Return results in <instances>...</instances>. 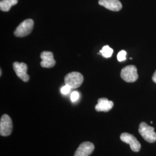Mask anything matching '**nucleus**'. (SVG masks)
Here are the masks:
<instances>
[{
  "label": "nucleus",
  "mask_w": 156,
  "mask_h": 156,
  "mask_svg": "<svg viewBox=\"0 0 156 156\" xmlns=\"http://www.w3.org/2000/svg\"><path fill=\"white\" fill-rule=\"evenodd\" d=\"M79 97V94L78 91H73L71 95V99L73 102H75L78 100Z\"/></svg>",
  "instance_id": "16"
},
{
  "label": "nucleus",
  "mask_w": 156,
  "mask_h": 156,
  "mask_svg": "<svg viewBox=\"0 0 156 156\" xmlns=\"http://www.w3.org/2000/svg\"><path fill=\"white\" fill-rule=\"evenodd\" d=\"M64 82L66 85L69 86L71 89H75L81 86L83 82V76L78 72L69 73L65 76Z\"/></svg>",
  "instance_id": "2"
},
{
  "label": "nucleus",
  "mask_w": 156,
  "mask_h": 156,
  "mask_svg": "<svg viewBox=\"0 0 156 156\" xmlns=\"http://www.w3.org/2000/svg\"><path fill=\"white\" fill-rule=\"evenodd\" d=\"M94 150V145L90 142H84L78 147L73 156H89Z\"/></svg>",
  "instance_id": "8"
},
{
  "label": "nucleus",
  "mask_w": 156,
  "mask_h": 156,
  "mask_svg": "<svg viewBox=\"0 0 156 156\" xmlns=\"http://www.w3.org/2000/svg\"><path fill=\"white\" fill-rule=\"evenodd\" d=\"M98 4L112 11H119L122 8V4L119 0H99Z\"/></svg>",
  "instance_id": "10"
},
{
  "label": "nucleus",
  "mask_w": 156,
  "mask_h": 156,
  "mask_svg": "<svg viewBox=\"0 0 156 156\" xmlns=\"http://www.w3.org/2000/svg\"><path fill=\"white\" fill-rule=\"evenodd\" d=\"M100 52L104 57L109 58L112 55V54L113 53V50L109 46L106 45L102 48V49L100 51Z\"/></svg>",
  "instance_id": "13"
},
{
  "label": "nucleus",
  "mask_w": 156,
  "mask_h": 156,
  "mask_svg": "<svg viewBox=\"0 0 156 156\" xmlns=\"http://www.w3.org/2000/svg\"><path fill=\"white\" fill-rule=\"evenodd\" d=\"M139 133L143 138L149 143H153L156 141V133L154 132V128L149 126L145 122L140 124Z\"/></svg>",
  "instance_id": "1"
},
{
  "label": "nucleus",
  "mask_w": 156,
  "mask_h": 156,
  "mask_svg": "<svg viewBox=\"0 0 156 156\" xmlns=\"http://www.w3.org/2000/svg\"><path fill=\"white\" fill-rule=\"evenodd\" d=\"M152 80H153V81L154 83H156V71H155L154 73V74L153 75V76H152Z\"/></svg>",
  "instance_id": "17"
},
{
  "label": "nucleus",
  "mask_w": 156,
  "mask_h": 156,
  "mask_svg": "<svg viewBox=\"0 0 156 156\" xmlns=\"http://www.w3.org/2000/svg\"><path fill=\"white\" fill-rule=\"evenodd\" d=\"M120 140L123 142L129 144L131 149L134 152H138L141 148V145L139 141L131 134L123 133L120 135Z\"/></svg>",
  "instance_id": "6"
},
{
  "label": "nucleus",
  "mask_w": 156,
  "mask_h": 156,
  "mask_svg": "<svg viewBox=\"0 0 156 156\" xmlns=\"http://www.w3.org/2000/svg\"><path fill=\"white\" fill-rule=\"evenodd\" d=\"M12 122L8 115H2L0 120V135L2 136H7L11 135L12 131Z\"/></svg>",
  "instance_id": "5"
},
{
  "label": "nucleus",
  "mask_w": 156,
  "mask_h": 156,
  "mask_svg": "<svg viewBox=\"0 0 156 156\" xmlns=\"http://www.w3.org/2000/svg\"><path fill=\"white\" fill-rule=\"evenodd\" d=\"M0 73H1V75H2V71H1H1H0Z\"/></svg>",
  "instance_id": "18"
},
{
  "label": "nucleus",
  "mask_w": 156,
  "mask_h": 156,
  "mask_svg": "<svg viewBox=\"0 0 156 156\" xmlns=\"http://www.w3.org/2000/svg\"><path fill=\"white\" fill-rule=\"evenodd\" d=\"M71 89V88L69 86L65 85L64 86H63V87H62V89H61V92H62V94H68L69 93Z\"/></svg>",
  "instance_id": "15"
},
{
  "label": "nucleus",
  "mask_w": 156,
  "mask_h": 156,
  "mask_svg": "<svg viewBox=\"0 0 156 156\" xmlns=\"http://www.w3.org/2000/svg\"><path fill=\"white\" fill-rule=\"evenodd\" d=\"M13 67L19 78L24 82H28L30 79V76L27 73V66L25 63L15 62L13 64Z\"/></svg>",
  "instance_id": "7"
},
{
  "label": "nucleus",
  "mask_w": 156,
  "mask_h": 156,
  "mask_svg": "<svg viewBox=\"0 0 156 156\" xmlns=\"http://www.w3.org/2000/svg\"><path fill=\"white\" fill-rule=\"evenodd\" d=\"M18 0H2L0 2V9L2 11L8 12L12 6L17 4Z\"/></svg>",
  "instance_id": "12"
},
{
  "label": "nucleus",
  "mask_w": 156,
  "mask_h": 156,
  "mask_svg": "<svg viewBox=\"0 0 156 156\" xmlns=\"http://www.w3.org/2000/svg\"><path fill=\"white\" fill-rule=\"evenodd\" d=\"M126 55L127 52L125 50H121L117 55V60L120 62L125 61L126 60Z\"/></svg>",
  "instance_id": "14"
},
{
  "label": "nucleus",
  "mask_w": 156,
  "mask_h": 156,
  "mask_svg": "<svg viewBox=\"0 0 156 156\" xmlns=\"http://www.w3.org/2000/svg\"><path fill=\"white\" fill-rule=\"evenodd\" d=\"M113 105L114 104L111 101L108 100L106 98H101L98 99L95 109L96 111L107 112L111 110Z\"/></svg>",
  "instance_id": "11"
},
{
  "label": "nucleus",
  "mask_w": 156,
  "mask_h": 156,
  "mask_svg": "<svg viewBox=\"0 0 156 156\" xmlns=\"http://www.w3.org/2000/svg\"><path fill=\"white\" fill-rule=\"evenodd\" d=\"M34 23L32 19H26L21 23L16 28L14 35L16 37H24L31 33Z\"/></svg>",
  "instance_id": "3"
},
{
  "label": "nucleus",
  "mask_w": 156,
  "mask_h": 156,
  "mask_svg": "<svg viewBox=\"0 0 156 156\" xmlns=\"http://www.w3.org/2000/svg\"><path fill=\"white\" fill-rule=\"evenodd\" d=\"M41 66L43 68H49L53 67L56 64V61L54 59V56L52 52L44 51L41 54Z\"/></svg>",
  "instance_id": "9"
},
{
  "label": "nucleus",
  "mask_w": 156,
  "mask_h": 156,
  "mask_svg": "<svg viewBox=\"0 0 156 156\" xmlns=\"http://www.w3.org/2000/svg\"><path fill=\"white\" fill-rule=\"evenodd\" d=\"M121 78L128 83L135 82L138 79L137 68L135 66H128L123 68L120 73Z\"/></svg>",
  "instance_id": "4"
}]
</instances>
